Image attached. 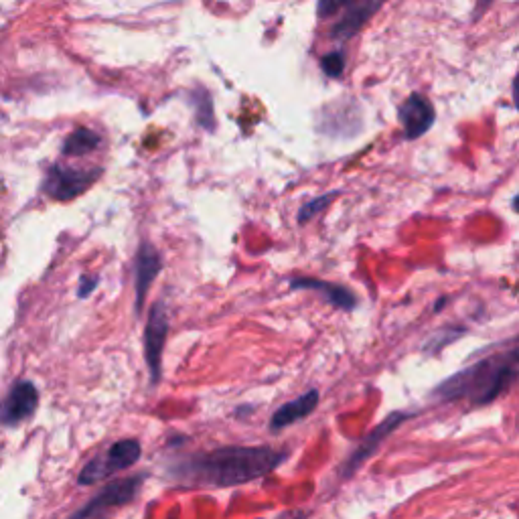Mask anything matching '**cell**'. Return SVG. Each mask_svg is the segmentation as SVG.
Returning a JSON list of instances; mask_svg holds the SVG:
<instances>
[{"label": "cell", "mask_w": 519, "mask_h": 519, "mask_svg": "<svg viewBox=\"0 0 519 519\" xmlns=\"http://www.w3.org/2000/svg\"><path fill=\"white\" fill-rule=\"evenodd\" d=\"M286 461V453L270 447H221L195 453L169 467V479L187 487H236L266 477Z\"/></svg>", "instance_id": "cell-1"}, {"label": "cell", "mask_w": 519, "mask_h": 519, "mask_svg": "<svg viewBox=\"0 0 519 519\" xmlns=\"http://www.w3.org/2000/svg\"><path fill=\"white\" fill-rule=\"evenodd\" d=\"M519 345L499 355L481 359L463 372L444 380L434 396L440 400H463L469 398L473 404L483 406L499 398L519 376Z\"/></svg>", "instance_id": "cell-2"}, {"label": "cell", "mask_w": 519, "mask_h": 519, "mask_svg": "<svg viewBox=\"0 0 519 519\" xmlns=\"http://www.w3.org/2000/svg\"><path fill=\"white\" fill-rule=\"evenodd\" d=\"M140 455H142V447H140L138 440H134V438L118 440V442L112 444V447L106 453L94 457L82 469V473L78 477V483L80 485H94L98 481H104V479H108V477H112V475H116V473H120L128 467H132L134 463H138Z\"/></svg>", "instance_id": "cell-3"}, {"label": "cell", "mask_w": 519, "mask_h": 519, "mask_svg": "<svg viewBox=\"0 0 519 519\" xmlns=\"http://www.w3.org/2000/svg\"><path fill=\"white\" fill-rule=\"evenodd\" d=\"M146 475H132L108 483L96 497L82 505L69 519H106L114 509L132 503L144 483Z\"/></svg>", "instance_id": "cell-4"}, {"label": "cell", "mask_w": 519, "mask_h": 519, "mask_svg": "<svg viewBox=\"0 0 519 519\" xmlns=\"http://www.w3.org/2000/svg\"><path fill=\"white\" fill-rule=\"evenodd\" d=\"M102 169H90V171H80L63 167L59 163L51 165L43 183V193L49 195L55 201H69L76 199L82 193H86L100 177Z\"/></svg>", "instance_id": "cell-5"}, {"label": "cell", "mask_w": 519, "mask_h": 519, "mask_svg": "<svg viewBox=\"0 0 519 519\" xmlns=\"http://www.w3.org/2000/svg\"><path fill=\"white\" fill-rule=\"evenodd\" d=\"M169 335V317L163 303H157L148 317L146 331H144V357L148 372H151V386H157L161 380V363H163V349Z\"/></svg>", "instance_id": "cell-6"}, {"label": "cell", "mask_w": 519, "mask_h": 519, "mask_svg": "<svg viewBox=\"0 0 519 519\" xmlns=\"http://www.w3.org/2000/svg\"><path fill=\"white\" fill-rule=\"evenodd\" d=\"M410 416L408 414H404V412H394V414H390L382 424H378L376 428H374V432H369L363 440H361V444L359 447L353 451V455L347 459V463L343 465V469H341V475L347 479V477H351L369 457H372L378 449H380V444L402 424V422H406Z\"/></svg>", "instance_id": "cell-7"}, {"label": "cell", "mask_w": 519, "mask_h": 519, "mask_svg": "<svg viewBox=\"0 0 519 519\" xmlns=\"http://www.w3.org/2000/svg\"><path fill=\"white\" fill-rule=\"evenodd\" d=\"M37 406H39V392L35 384L29 380H21L11 388L3 406H0V422L5 426H17L27 418H31Z\"/></svg>", "instance_id": "cell-8"}, {"label": "cell", "mask_w": 519, "mask_h": 519, "mask_svg": "<svg viewBox=\"0 0 519 519\" xmlns=\"http://www.w3.org/2000/svg\"><path fill=\"white\" fill-rule=\"evenodd\" d=\"M400 122L404 126V134L408 140H416L424 136L436 122V112L432 102L422 94H412L400 106Z\"/></svg>", "instance_id": "cell-9"}, {"label": "cell", "mask_w": 519, "mask_h": 519, "mask_svg": "<svg viewBox=\"0 0 519 519\" xmlns=\"http://www.w3.org/2000/svg\"><path fill=\"white\" fill-rule=\"evenodd\" d=\"M161 268H163V260H161L159 250L153 244H142L136 252V272H134L136 274L134 309H136L138 315L144 307L146 294H148V290H151V286H153L155 278L159 276Z\"/></svg>", "instance_id": "cell-10"}, {"label": "cell", "mask_w": 519, "mask_h": 519, "mask_svg": "<svg viewBox=\"0 0 519 519\" xmlns=\"http://www.w3.org/2000/svg\"><path fill=\"white\" fill-rule=\"evenodd\" d=\"M382 9V3H349L345 15L333 25L331 37L335 41H349L359 33V29Z\"/></svg>", "instance_id": "cell-11"}, {"label": "cell", "mask_w": 519, "mask_h": 519, "mask_svg": "<svg viewBox=\"0 0 519 519\" xmlns=\"http://www.w3.org/2000/svg\"><path fill=\"white\" fill-rule=\"evenodd\" d=\"M290 288L292 290H317L333 307L343 309V311H351L357 305L355 294L349 288L333 284V282H325V280H317V278H292Z\"/></svg>", "instance_id": "cell-12"}, {"label": "cell", "mask_w": 519, "mask_h": 519, "mask_svg": "<svg viewBox=\"0 0 519 519\" xmlns=\"http://www.w3.org/2000/svg\"><path fill=\"white\" fill-rule=\"evenodd\" d=\"M319 404V392L317 390H309L307 394L299 396L292 402H286L284 406H280L274 414H272V420H270V428L272 430H282V428H288L292 424H296L299 420L307 418L309 414L315 412Z\"/></svg>", "instance_id": "cell-13"}, {"label": "cell", "mask_w": 519, "mask_h": 519, "mask_svg": "<svg viewBox=\"0 0 519 519\" xmlns=\"http://www.w3.org/2000/svg\"><path fill=\"white\" fill-rule=\"evenodd\" d=\"M102 144V136L90 128H78L73 130L61 146L63 157H86L94 151H98Z\"/></svg>", "instance_id": "cell-14"}, {"label": "cell", "mask_w": 519, "mask_h": 519, "mask_svg": "<svg viewBox=\"0 0 519 519\" xmlns=\"http://www.w3.org/2000/svg\"><path fill=\"white\" fill-rule=\"evenodd\" d=\"M337 195H339V191H331V193H327V195L315 197V199H311L309 203H305V205L301 207V211H299V224H307L309 219H313L315 215H319L321 211H325V209L335 201Z\"/></svg>", "instance_id": "cell-15"}, {"label": "cell", "mask_w": 519, "mask_h": 519, "mask_svg": "<svg viewBox=\"0 0 519 519\" xmlns=\"http://www.w3.org/2000/svg\"><path fill=\"white\" fill-rule=\"evenodd\" d=\"M321 69L329 78H339L345 69V55L341 51H331L321 59Z\"/></svg>", "instance_id": "cell-16"}, {"label": "cell", "mask_w": 519, "mask_h": 519, "mask_svg": "<svg viewBox=\"0 0 519 519\" xmlns=\"http://www.w3.org/2000/svg\"><path fill=\"white\" fill-rule=\"evenodd\" d=\"M98 282H100L98 276H82L80 288H78V296H80V299H88V296L96 290Z\"/></svg>", "instance_id": "cell-17"}, {"label": "cell", "mask_w": 519, "mask_h": 519, "mask_svg": "<svg viewBox=\"0 0 519 519\" xmlns=\"http://www.w3.org/2000/svg\"><path fill=\"white\" fill-rule=\"evenodd\" d=\"M349 3H331V0H323V3H319V7H317V13H319V17H333L337 11H341V9H345Z\"/></svg>", "instance_id": "cell-18"}, {"label": "cell", "mask_w": 519, "mask_h": 519, "mask_svg": "<svg viewBox=\"0 0 519 519\" xmlns=\"http://www.w3.org/2000/svg\"><path fill=\"white\" fill-rule=\"evenodd\" d=\"M280 519H307V513H303V511H294V513L282 515Z\"/></svg>", "instance_id": "cell-19"}, {"label": "cell", "mask_w": 519, "mask_h": 519, "mask_svg": "<svg viewBox=\"0 0 519 519\" xmlns=\"http://www.w3.org/2000/svg\"><path fill=\"white\" fill-rule=\"evenodd\" d=\"M513 100H515V106L519 108V76L513 82Z\"/></svg>", "instance_id": "cell-20"}, {"label": "cell", "mask_w": 519, "mask_h": 519, "mask_svg": "<svg viewBox=\"0 0 519 519\" xmlns=\"http://www.w3.org/2000/svg\"><path fill=\"white\" fill-rule=\"evenodd\" d=\"M513 209L519 213V195L513 199Z\"/></svg>", "instance_id": "cell-21"}]
</instances>
